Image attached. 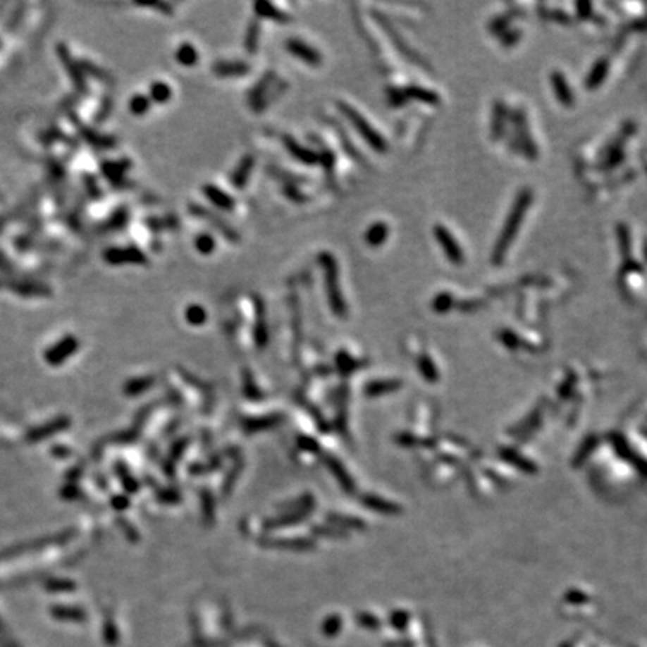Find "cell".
<instances>
[{"instance_id":"cell-19","label":"cell","mask_w":647,"mask_h":647,"mask_svg":"<svg viewBox=\"0 0 647 647\" xmlns=\"http://www.w3.org/2000/svg\"><path fill=\"white\" fill-rule=\"evenodd\" d=\"M318 154H319V162H322V165H324V168H326V170H327V173L331 174L333 170H334V168H333V166H334V156L331 154V152L327 150V149H324V150H322L321 153H318Z\"/></svg>"},{"instance_id":"cell-1","label":"cell","mask_w":647,"mask_h":647,"mask_svg":"<svg viewBox=\"0 0 647 647\" xmlns=\"http://www.w3.org/2000/svg\"><path fill=\"white\" fill-rule=\"evenodd\" d=\"M318 262L322 269L324 282H326L330 304L335 310V314H343L345 303H343V295L340 291L338 261H335V258L330 254V252H322L318 258Z\"/></svg>"},{"instance_id":"cell-14","label":"cell","mask_w":647,"mask_h":647,"mask_svg":"<svg viewBox=\"0 0 647 647\" xmlns=\"http://www.w3.org/2000/svg\"><path fill=\"white\" fill-rule=\"evenodd\" d=\"M173 90L164 81H154L150 86V101L156 104H166L171 99Z\"/></svg>"},{"instance_id":"cell-5","label":"cell","mask_w":647,"mask_h":647,"mask_svg":"<svg viewBox=\"0 0 647 647\" xmlns=\"http://www.w3.org/2000/svg\"><path fill=\"white\" fill-rule=\"evenodd\" d=\"M286 50L309 66H319L322 63V57L316 48L309 45L307 42L302 39L291 38L286 42Z\"/></svg>"},{"instance_id":"cell-10","label":"cell","mask_w":647,"mask_h":647,"mask_svg":"<svg viewBox=\"0 0 647 647\" xmlns=\"http://www.w3.org/2000/svg\"><path fill=\"white\" fill-rule=\"evenodd\" d=\"M254 166H255V156L254 154H246L245 158L238 162L237 168H235L233 175H231L233 185L235 187H238V189L245 187L250 174H252V171H254Z\"/></svg>"},{"instance_id":"cell-17","label":"cell","mask_w":647,"mask_h":647,"mask_svg":"<svg viewBox=\"0 0 647 647\" xmlns=\"http://www.w3.org/2000/svg\"><path fill=\"white\" fill-rule=\"evenodd\" d=\"M149 108H150V98H147V96H144V94L134 96V98H132L129 102V110L137 116L146 114L149 111Z\"/></svg>"},{"instance_id":"cell-4","label":"cell","mask_w":647,"mask_h":647,"mask_svg":"<svg viewBox=\"0 0 647 647\" xmlns=\"http://www.w3.org/2000/svg\"><path fill=\"white\" fill-rule=\"evenodd\" d=\"M274 84H276V77H274V74H271V72H270V74L264 75L255 84L254 89H250L247 99H249V105H250L252 110H254V111H262L264 106H267V104L270 102L269 94H270Z\"/></svg>"},{"instance_id":"cell-16","label":"cell","mask_w":647,"mask_h":647,"mask_svg":"<svg viewBox=\"0 0 647 647\" xmlns=\"http://www.w3.org/2000/svg\"><path fill=\"white\" fill-rule=\"evenodd\" d=\"M195 247L201 255H210L216 249V240L210 234L202 233L195 238Z\"/></svg>"},{"instance_id":"cell-8","label":"cell","mask_w":647,"mask_h":647,"mask_svg":"<svg viewBox=\"0 0 647 647\" xmlns=\"http://www.w3.org/2000/svg\"><path fill=\"white\" fill-rule=\"evenodd\" d=\"M249 70L250 66L246 62H238V60H221V62L213 65L214 74L223 78L245 77L249 74Z\"/></svg>"},{"instance_id":"cell-13","label":"cell","mask_w":647,"mask_h":647,"mask_svg":"<svg viewBox=\"0 0 647 647\" xmlns=\"http://www.w3.org/2000/svg\"><path fill=\"white\" fill-rule=\"evenodd\" d=\"M387 234H388V226L386 223H382V222L374 223L369 228L366 235H364L366 243L369 246H379V245H382L383 242H386Z\"/></svg>"},{"instance_id":"cell-6","label":"cell","mask_w":647,"mask_h":647,"mask_svg":"<svg viewBox=\"0 0 647 647\" xmlns=\"http://www.w3.org/2000/svg\"><path fill=\"white\" fill-rule=\"evenodd\" d=\"M283 146L288 152H290L292 158L297 159L298 162H302L304 165H315L319 162V154L316 152L303 146V144H300L291 135L283 137Z\"/></svg>"},{"instance_id":"cell-2","label":"cell","mask_w":647,"mask_h":647,"mask_svg":"<svg viewBox=\"0 0 647 647\" xmlns=\"http://www.w3.org/2000/svg\"><path fill=\"white\" fill-rule=\"evenodd\" d=\"M338 106H339L340 113L343 114V117L355 128V130L358 132V134L367 141V144L370 147H374L378 152H383L387 149L386 141L382 140V137L378 134L376 129L367 122V120L364 118V116L362 113H358L352 105H350L347 102H343V101H339Z\"/></svg>"},{"instance_id":"cell-20","label":"cell","mask_w":647,"mask_h":647,"mask_svg":"<svg viewBox=\"0 0 647 647\" xmlns=\"http://www.w3.org/2000/svg\"><path fill=\"white\" fill-rule=\"evenodd\" d=\"M187 316L192 322H199L206 318V314H204V310L199 306H190L187 309Z\"/></svg>"},{"instance_id":"cell-9","label":"cell","mask_w":647,"mask_h":647,"mask_svg":"<svg viewBox=\"0 0 647 647\" xmlns=\"http://www.w3.org/2000/svg\"><path fill=\"white\" fill-rule=\"evenodd\" d=\"M202 194L206 195V198L211 204H214L216 207H219L222 210L231 211L235 207V199L230 194H226L225 190H222L221 187H218L216 185L209 183L206 186H202Z\"/></svg>"},{"instance_id":"cell-7","label":"cell","mask_w":647,"mask_h":647,"mask_svg":"<svg viewBox=\"0 0 647 647\" xmlns=\"http://www.w3.org/2000/svg\"><path fill=\"white\" fill-rule=\"evenodd\" d=\"M106 259L113 264H122V262H132L140 264V266H146L147 257L137 247H126V249H111L106 252Z\"/></svg>"},{"instance_id":"cell-3","label":"cell","mask_w":647,"mask_h":647,"mask_svg":"<svg viewBox=\"0 0 647 647\" xmlns=\"http://www.w3.org/2000/svg\"><path fill=\"white\" fill-rule=\"evenodd\" d=\"M189 211L194 216H197L198 219H202V221H206L207 223H210L214 228V230H218L225 238L230 240V242L238 243V238H240L238 234L223 219H221L218 214H214L211 210L199 206V204L192 202L189 206Z\"/></svg>"},{"instance_id":"cell-11","label":"cell","mask_w":647,"mask_h":647,"mask_svg":"<svg viewBox=\"0 0 647 647\" xmlns=\"http://www.w3.org/2000/svg\"><path fill=\"white\" fill-rule=\"evenodd\" d=\"M255 12L258 17L273 20L278 23H286L290 21V16L285 14L283 11H281L278 6L270 4V2H257L255 4Z\"/></svg>"},{"instance_id":"cell-15","label":"cell","mask_w":647,"mask_h":647,"mask_svg":"<svg viewBox=\"0 0 647 647\" xmlns=\"http://www.w3.org/2000/svg\"><path fill=\"white\" fill-rule=\"evenodd\" d=\"M259 33L261 27L258 20H254L249 23L247 30H246V38H245V47L249 54H255L259 45Z\"/></svg>"},{"instance_id":"cell-18","label":"cell","mask_w":647,"mask_h":647,"mask_svg":"<svg viewBox=\"0 0 647 647\" xmlns=\"http://www.w3.org/2000/svg\"><path fill=\"white\" fill-rule=\"evenodd\" d=\"M285 195L290 199L295 201V202H302V201L306 199L303 192L298 189V186L295 183H291V182L286 183V186H285Z\"/></svg>"},{"instance_id":"cell-12","label":"cell","mask_w":647,"mask_h":647,"mask_svg":"<svg viewBox=\"0 0 647 647\" xmlns=\"http://www.w3.org/2000/svg\"><path fill=\"white\" fill-rule=\"evenodd\" d=\"M198 51H197V48L189 44V42H185L180 45L177 48V51H175V60L180 63V65H183L186 68H192V66H195L198 63Z\"/></svg>"}]
</instances>
